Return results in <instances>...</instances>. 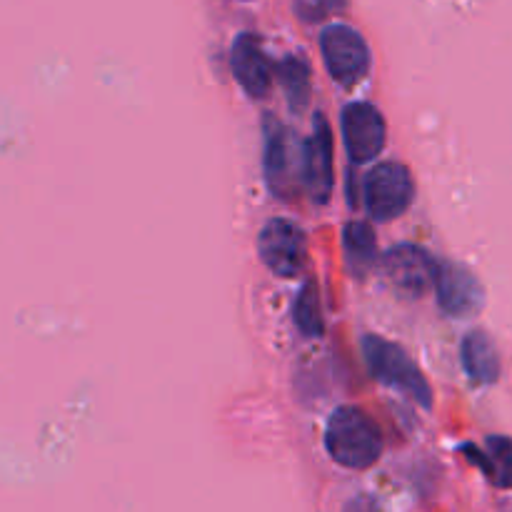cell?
Segmentation results:
<instances>
[{"label": "cell", "mask_w": 512, "mask_h": 512, "mask_svg": "<svg viewBox=\"0 0 512 512\" xmlns=\"http://www.w3.org/2000/svg\"><path fill=\"white\" fill-rule=\"evenodd\" d=\"M330 458L348 470H368L383 455V435L365 410L345 405L330 415L325 430Z\"/></svg>", "instance_id": "obj_1"}, {"label": "cell", "mask_w": 512, "mask_h": 512, "mask_svg": "<svg viewBox=\"0 0 512 512\" xmlns=\"http://www.w3.org/2000/svg\"><path fill=\"white\" fill-rule=\"evenodd\" d=\"M360 345H363L365 363H368L370 375L375 380H380L388 388L400 390L410 400L423 405L425 410L433 408V388H430L428 378L400 345L390 343L380 335H365Z\"/></svg>", "instance_id": "obj_2"}, {"label": "cell", "mask_w": 512, "mask_h": 512, "mask_svg": "<svg viewBox=\"0 0 512 512\" xmlns=\"http://www.w3.org/2000/svg\"><path fill=\"white\" fill-rule=\"evenodd\" d=\"M365 208L378 223H390L405 215L415 200V180L403 163H380L363 183Z\"/></svg>", "instance_id": "obj_3"}, {"label": "cell", "mask_w": 512, "mask_h": 512, "mask_svg": "<svg viewBox=\"0 0 512 512\" xmlns=\"http://www.w3.org/2000/svg\"><path fill=\"white\" fill-rule=\"evenodd\" d=\"M265 148L263 168L270 190L280 198H290L295 193L298 178L303 180V145L295 143L293 133L273 115H265L263 123Z\"/></svg>", "instance_id": "obj_4"}, {"label": "cell", "mask_w": 512, "mask_h": 512, "mask_svg": "<svg viewBox=\"0 0 512 512\" xmlns=\"http://www.w3.org/2000/svg\"><path fill=\"white\" fill-rule=\"evenodd\" d=\"M320 53L335 83L353 88L370 73V48L350 25H328L320 35Z\"/></svg>", "instance_id": "obj_5"}, {"label": "cell", "mask_w": 512, "mask_h": 512, "mask_svg": "<svg viewBox=\"0 0 512 512\" xmlns=\"http://www.w3.org/2000/svg\"><path fill=\"white\" fill-rule=\"evenodd\" d=\"M258 255L278 278H298L308 255V240L293 220L275 218L260 230Z\"/></svg>", "instance_id": "obj_6"}, {"label": "cell", "mask_w": 512, "mask_h": 512, "mask_svg": "<svg viewBox=\"0 0 512 512\" xmlns=\"http://www.w3.org/2000/svg\"><path fill=\"white\" fill-rule=\"evenodd\" d=\"M340 130H343V145L353 163H370L378 158L388 140V125L383 113L373 103H350L340 115Z\"/></svg>", "instance_id": "obj_7"}, {"label": "cell", "mask_w": 512, "mask_h": 512, "mask_svg": "<svg viewBox=\"0 0 512 512\" xmlns=\"http://www.w3.org/2000/svg\"><path fill=\"white\" fill-rule=\"evenodd\" d=\"M335 140L323 113L315 115L313 135L303 143V185L310 198L325 205L335 190Z\"/></svg>", "instance_id": "obj_8"}, {"label": "cell", "mask_w": 512, "mask_h": 512, "mask_svg": "<svg viewBox=\"0 0 512 512\" xmlns=\"http://www.w3.org/2000/svg\"><path fill=\"white\" fill-rule=\"evenodd\" d=\"M380 270L395 290L410 295V298H423L430 288H435L438 260L428 250L405 243L398 248H390L383 255Z\"/></svg>", "instance_id": "obj_9"}, {"label": "cell", "mask_w": 512, "mask_h": 512, "mask_svg": "<svg viewBox=\"0 0 512 512\" xmlns=\"http://www.w3.org/2000/svg\"><path fill=\"white\" fill-rule=\"evenodd\" d=\"M435 293H438L440 308L453 318H470L480 313L485 305V288L478 275L450 260H438Z\"/></svg>", "instance_id": "obj_10"}, {"label": "cell", "mask_w": 512, "mask_h": 512, "mask_svg": "<svg viewBox=\"0 0 512 512\" xmlns=\"http://www.w3.org/2000/svg\"><path fill=\"white\" fill-rule=\"evenodd\" d=\"M230 68L240 88L253 100L265 98L273 88L275 65L265 55L260 38L253 33H243L235 38L233 53H230Z\"/></svg>", "instance_id": "obj_11"}, {"label": "cell", "mask_w": 512, "mask_h": 512, "mask_svg": "<svg viewBox=\"0 0 512 512\" xmlns=\"http://www.w3.org/2000/svg\"><path fill=\"white\" fill-rule=\"evenodd\" d=\"M460 360L465 373L478 385H493L500 378V355L495 343L483 330H473L460 343Z\"/></svg>", "instance_id": "obj_12"}, {"label": "cell", "mask_w": 512, "mask_h": 512, "mask_svg": "<svg viewBox=\"0 0 512 512\" xmlns=\"http://www.w3.org/2000/svg\"><path fill=\"white\" fill-rule=\"evenodd\" d=\"M463 453L483 470L490 483L503 490H512V438L493 435L483 450H478L475 445H465Z\"/></svg>", "instance_id": "obj_13"}, {"label": "cell", "mask_w": 512, "mask_h": 512, "mask_svg": "<svg viewBox=\"0 0 512 512\" xmlns=\"http://www.w3.org/2000/svg\"><path fill=\"white\" fill-rule=\"evenodd\" d=\"M343 245L345 258H348L353 273L365 275L378 260V243H375V233L368 223L355 220V223L345 225Z\"/></svg>", "instance_id": "obj_14"}, {"label": "cell", "mask_w": 512, "mask_h": 512, "mask_svg": "<svg viewBox=\"0 0 512 512\" xmlns=\"http://www.w3.org/2000/svg\"><path fill=\"white\" fill-rule=\"evenodd\" d=\"M293 320L300 333L308 338H320L325 333L323 308H320V288L315 280H305L298 290V298L293 305Z\"/></svg>", "instance_id": "obj_15"}, {"label": "cell", "mask_w": 512, "mask_h": 512, "mask_svg": "<svg viewBox=\"0 0 512 512\" xmlns=\"http://www.w3.org/2000/svg\"><path fill=\"white\" fill-rule=\"evenodd\" d=\"M275 75H278L290 105L303 108L310 100V65L298 55H288L280 63H275Z\"/></svg>", "instance_id": "obj_16"}, {"label": "cell", "mask_w": 512, "mask_h": 512, "mask_svg": "<svg viewBox=\"0 0 512 512\" xmlns=\"http://www.w3.org/2000/svg\"><path fill=\"white\" fill-rule=\"evenodd\" d=\"M335 8H338V0H298V3H295V10H298L300 18L305 20H320Z\"/></svg>", "instance_id": "obj_17"}, {"label": "cell", "mask_w": 512, "mask_h": 512, "mask_svg": "<svg viewBox=\"0 0 512 512\" xmlns=\"http://www.w3.org/2000/svg\"><path fill=\"white\" fill-rule=\"evenodd\" d=\"M343 512H375V503L370 498H365V495H360V498L350 500Z\"/></svg>", "instance_id": "obj_18"}]
</instances>
